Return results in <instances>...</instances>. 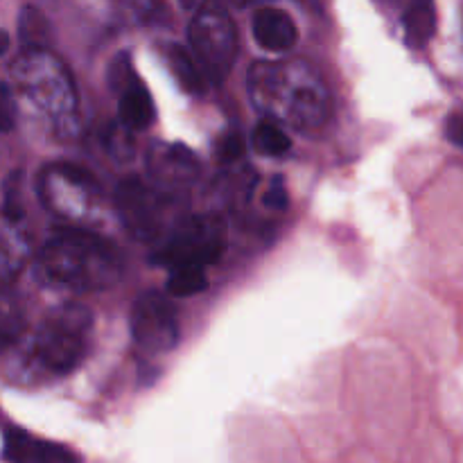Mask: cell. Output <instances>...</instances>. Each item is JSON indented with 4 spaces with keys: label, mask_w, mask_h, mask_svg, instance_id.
Instances as JSON below:
<instances>
[{
    "label": "cell",
    "mask_w": 463,
    "mask_h": 463,
    "mask_svg": "<svg viewBox=\"0 0 463 463\" xmlns=\"http://www.w3.org/2000/svg\"><path fill=\"white\" fill-rule=\"evenodd\" d=\"M251 140L256 152L265 154V156H283L292 149V140L288 138V134L271 120H262L253 129Z\"/></svg>",
    "instance_id": "obj_21"
},
{
    "label": "cell",
    "mask_w": 463,
    "mask_h": 463,
    "mask_svg": "<svg viewBox=\"0 0 463 463\" xmlns=\"http://www.w3.org/2000/svg\"><path fill=\"white\" fill-rule=\"evenodd\" d=\"M21 222L3 217L0 222V280L12 283L30 258V240L25 231L18 229Z\"/></svg>",
    "instance_id": "obj_14"
},
{
    "label": "cell",
    "mask_w": 463,
    "mask_h": 463,
    "mask_svg": "<svg viewBox=\"0 0 463 463\" xmlns=\"http://www.w3.org/2000/svg\"><path fill=\"white\" fill-rule=\"evenodd\" d=\"M18 36H21L25 48H48L50 39V23L39 9L25 7L18 18Z\"/></svg>",
    "instance_id": "obj_18"
},
{
    "label": "cell",
    "mask_w": 463,
    "mask_h": 463,
    "mask_svg": "<svg viewBox=\"0 0 463 463\" xmlns=\"http://www.w3.org/2000/svg\"><path fill=\"white\" fill-rule=\"evenodd\" d=\"M14 77L21 93L27 95L45 116L63 120L75 111L71 72L45 48H27L14 66Z\"/></svg>",
    "instance_id": "obj_5"
},
{
    "label": "cell",
    "mask_w": 463,
    "mask_h": 463,
    "mask_svg": "<svg viewBox=\"0 0 463 463\" xmlns=\"http://www.w3.org/2000/svg\"><path fill=\"white\" fill-rule=\"evenodd\" d=\"M242 152L244 143L238 134H224L220 138V143H217V158H220L222 163L235 161V158L242 156Z\"/></svg>",
    "instance_id": "obj_26"
},
{
    "label": "cell",
    "mask_w": 463,
    "mask_h": 463,
    "mask_svg": "<svg viewBox=\"0 0 463 463\" xmlns=\"http://www.w3.org/2000/svg\"><path fill=\"white\" fill-rule=\"evenodd\" d=\"M116 206L122 224L134 238L154 240L163 229L167 202L161 193L138 179L122 181L116 188Z\"/></svg>",
    "instance_id": "obj_9"
},
{
    "label": "cell",
    "mask_w": 463,
    "mask_h": 463,
    "mask_svg": "<svg viewBox=\"0 0 463 463\" xmlns=\"http://www.w3.org/2000/svg\"><path fill=\"white\" fill-rule=\"evenodd\" d=\"M7 48H9V34L0 30V54L7 52Z\"/></svg>",
    "instance_id": "obj_28"
},
{
    "label": "cell",
    "mask_w": 463,
    "mask_h": 463,
    "mask_svg": "<svg viewBox=\"0 0 463 463\" xmlns=\"http://www.w3.org/2000/svg\"><path fill=\"white\" fill-rule=\"evenodd\" d=\"M220 229L211 220L190 217L172 229L165 244L152 256V262L167 267V269H175V267H203L206 269L220 258Z\"/></svg>",
    "instance_id": "obj_7"
},
{
    "label": "cell",
    "mask_w": 463,
    "mask_h": 463,
    "mask_svg": "<svg viewBox=\"0 0 463 463\" xmlns=\"http://www.w3.org/2000/svg\"><path fill=\"white\" fill-rule=\"evenodd\" d=\"M3 457L7 461H77L68 448L36 441L34 437L16 428L5 432Z\"/></svg>",
    "instance_id": "obj_12"
},
{
    "label": "cell",
    "mask_w": 463,
    "mask_h": 463,
    "mask_svg": "<svg viewBox=\"0 0 463 463\" xmlns=\"http://www.w3.org/2000/svg\"><path fill=\"white\" fill-rule=\"evenodd\" d=\"M39 276L45 285L63 292H99L118 280L120 258L98 233L66 226L45 242Z\"/></svg>",
    "instance_id": "obj_2"
},
{
    "label": "cell",
    "mask_w": 463,
    "mask_h": 463,
    "mask_svg": "<svg viewBox=\"0 0 463 463\" xmlns=\"http://www.w3.org/2000/svg\"><path fill=\"white\" fill-rule=\"evenodd\" d=\"M147 170L165 188H179L197 179L199 161L185 145L156 143L147 152Z\"/></svg>",
    "instance_id": "obj_10"
},
{
    "label": "cell",
    "mask_w": 463,
    "mask_h": 463,
    "mask_svg": "<svg viewBox=\"0 0 463 463\" xmlns=\"http://www.w3.org/2000/svg\"><path fill=\"white\" fill-rule=\"evenodd\" d=\"M405 14H402V30L405 41L411 48H423L432 41L437 32V7L434 0H407Z\"/></svg>",
    "instance_id": "obj_15"
},
{
    "label": "cell",
    "mask_w": 463,
    "mask_h": 463,
    "mask_svg": "<svg viewBox=\"0 0 463 463\" xmlns=\"http://www.w3.org/2000/svg\"><path fill=\"white\" fill-rule=\"evenodd\" d=\"M16 125V102L7 84L0 81V131H12Z\"/></svg>",
    "instance_id": "obj_24"
},
{
    "label": "cell",
    "mask_w": 463,
    "mask_h": 463,
    "mask_svg": "<svg viewBox=\"0 0 463 463\" xmlns=\"http://www.w3.org/2000/svg\"><path fill=\"white\" fill-rule=\"evenodd\" d=\"M93 315L81 303H61L45 315L27 342L23 337L5 351L16 355L25 383L34 375H66L84 360Z\"/></svg>",
    "instance_id": "obj_3"
},
{
    "label": "cell",
    "mask_w": 463,
    "mask_h": 463,
    "mask_svg": "<svg viewBox=\"0 0 463 463\" xmlns=\"http://www.w3.org/2000/svg\"><path fill=\"white\" fill-rule=\"evenodd\" d=\"M98 193L93 176L68 163H54L41 172V202L63 222H84L93 211Z\"/></svg>",
    "instance_id": "obj_6"
},
{
    "label": "cell",
    "mask_w": 463,
    "mask_h": 463,
    "mask_svg": "<svg viewBox=\"0 0 463 463\" xmlns=\"http://www.w3.org/2000/svg\"><path fill=\"white\" fill-rule=\"evenodd\" d=\"M253 36L260 48L271 50V52H285V50L294 48L298 32L289 14L274 7H262L253 16Z\"/></svg>",
    "instance_id": "obj_11"
},
{
    "label": "cell",
    "mask_w": 463,
    "mask_h": 463,
    "mask_svg": "<svg viewBox=\"0 0 463 463\" xmlns=\"http://www.w3.org/2000/svg\"><path fill=\"white\" fill-rule=\"evenodd\" d=\"M107 149L116 158H125V161L127 158H131V154H134V140H131L129 127H125L122 122L120 125L111 127V129H109Z\"/></svg>",
    "instance_id": "obj_23"
},
{
    "label": "cell",
    "mask_w": 463,
    "mask_h": 463,
    "mask_svg": "<svg viewBox=\"0 0 463 463\" xmlns=\"http://www.w3.org/2000/svg\"><path fill=\"white\" fill-rule=\"evenodd\" d=\"M233 3H238V5H251V3H258V0H233Z\"/></svg>",
    "instance_id": "obj_31"
},
{
    "label": "cell",
    "mask_w": 463,
    "mask_h": 463,
    "mask_svg": "<svg viewBox=\"0 0 463 463\" xmlns=\"http://www.w3.org/2000/svg\"><path fill=\"white\" fill-rule=\"evenodd\" d=\"M446 134H448V138H450V143H455L457 147H459L461 138H463V120H461L459 113H452V116L448 118Z\"/></svg>",
    "instance_id": "obj_27"
},
{
    "label": "cell",
    "mask_w": 463,
    "mask_h": 463,
    "mask_svg": "<svg viewBox=\"0 0 463 463\" xmlns=\"http://www.w3.org/2000/svg\"><path fill=\"white\" fill-rule=\"evenodd\" d=\"M179 3L184 9H193L194 5H197V0H179Z\"/></svg>",
    "instance_id": "obj_30"
},
{
    "label": "cell",
    "mask_w": 463,
    "mask_h": 463,
    "mask_svg": "<svg viewBox=\"0 0 463 463\" xmlns=\"http://www.w3.org/2000/svg\"><path fill=\"white\" fill-rule=\"evenodd\" d=\"M193 59L202 68L206 81L222 84L238 54V30L222 0H203L188 25Z\"/></svg>",
    "instance_id": "obj_4"
},
{
    "label": "cell",
    "mask_w": 463,
    "mask_h": 463,
    "mask_svg": "<svg viewBox=\"0 0 463 463\" xmlns=\"http://www.w3.org/2000/svg\"><path fill=\"white\" fill-rule=\"evenodd\" d=\"M165 61L170 66L172 75L176 77L181 86H184L188 93H203L206 90V77H203L202 68L197 66V61L193 59V54L188 52L181 45H167L165 48Z\"/></svg>",
    "instance_id": "obj_17"
},
{
    "label": "cell",
    "mask_w": 463,
    "mask_h": 463,
    "mask_svg": "<svg viewBox=\"0 0 463 463\" xmlns=\"http://www.w3.org/2000/svg\"><path fill=\"white\" fill-rule=\"evenodd\" d=\"M25 333V306L21 297L0 280V351L12 346Z\"/></svg>",
    "instance_id": "obj_16"
},
{
    "label": "cell",
    "mask_w": 463,
    "mask_h": 463,
    "mask_svg": "<svg viewBox=\"0 0 463 463\" xmlns=\"http://www.w3.org/2000/svg\"><path fill=\"white\" fill-rule=\"evenodd\" d=\"M131 335L145 353L172 351L179 344L176 310L161 292L140 294L131 307Z\"/></svg>",
    "instance_id": "obj_8"
},
{
    "label": "cell",
    "mask_w": 463,
    "mask_h": 463,
    "mask_svg": "<svg viewBox=\"0 0 463 463\" xmlns=\"http://www.w3.org/2000/svg\"><path fill=\"white\" fill-rule=\"evenodd\" d=\"M380 5H383V7H389V9H396V7H401V5H405L407 0H378Z\"/></svg>",
    "instance_id": "obj_29"
},
{
    "label": "cell",
    "mask_w": 463,
    "mask_h": 463,
    "mask_svg": "<svg viewBox=\"0 0 463 463\" xmlns=\"http://www.w3.org/2000/svg\"><path fill=\"white\" fill-rule=\"evenodd\" d=\"M262 203L267 208H274V211H285L288 208V190H285L283 176H274L267 188V193L262 194Z\"/></svg>",
    "instance_id": "obj_25"
},
{
    "label": "cell",
    "mask_w": 463,
    "mask_h": 463,
    "mask_svg": "<svg viewBox=\"0 0 463 463\" xmlns=\"http://www.w3.org/2000/svg\"><path fill=\"white\" fill-rule=\"evenodd\" d=\"M249 98L258 113L298 131L319 129L330 116L328 89L301 61H258L249 72Z\"/></svg>",
    "instance_id": "obj_1"
},
{
    "label": "cell",
    "mask_w": 463,
    "mask_h": 463,
    "mask_svg": "<svg viewBox=\"0 0 463 463\" xmlns=\"http://www.w3.org/2000/svg\"><path fill=\"white\" fill-rule=\"evenodd\" d=\"M120 16L134 25H158L167 16L163 0H118Z\"/></svg>",
    "instance_id": "obj_20"
},
{
    "label": "cell",
    "mask_w": 463,
    "mask_h": 463,
    "mask_svg": "<svg viewBox=\"0 0 463 463\" xmlns=\"http://www.w3.org/2000/svg\"><path fill=\"white\" fill-rule=\"evenodd\" d=\"M116 95L120 99L118 102V118H120L122 125L129 127L131 131L147 129L152 125L156 109H154L152 95L138 80V75L127 81L120 90H116Z\"/></svg>",
    "instance_id": "obj_13"
},
{
    "label": "cell",
    "mask_w": 463,
    "mask_h": 463,
    "mask_svg": "<svg viewBox=\"0 0 463 463\" xmlns=\"http://www.w3.org/2000/svg\"><path fill=\"white\" fill-rule=\"evenodd\" d=\"M3 217H7V220L12 222H23V217H25V211H23V203H21V176H18V172L14 176H9L7 181Z\"/></svg>",
    "instance_id": "obj_22"
},
{
    "label": "cell",
    "mask_w": 463,
    "mask_h": 463,
    "mask_svg": "<svg viewBox=\"0 0 463 463\" xmlns=\"http://www.w3.org/2000/svg\"><path fill=\"white\" fill-rule=\"evenodd\" d=\"M208 285L203 267H175L167 279V294L176 298H188L203 292Z\"/></svg>",
    "instance_id": "obj_19"
}]
</instances>
